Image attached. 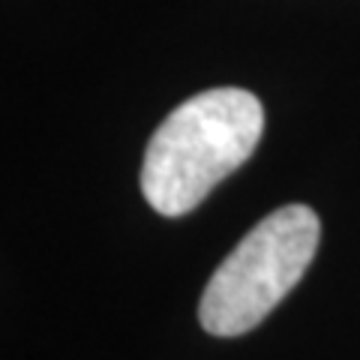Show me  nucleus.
<instances>
[{
	"instance_id": "f257e3e1",
	"label": "nucleus",
	"mask_w": 360,
	"mask_h": 360,
	"mask_svg": "<svg viewBox=\"0 0 360 360\" xmlns=\"http://www.w3.org/2000/svg\"><path fill=\"white\" fill-rule=\"evenodd\" d=\"M264 127L262 103L240 87L205 90L180 103L148 144L141 193L162 217H184L250 160Z\"/></svg>"
},
{
	"instance_id": "f03ea898",
	"label": "nucleus",
	"mask_w": 360,
	"mask_h": 360,
	"mask_svg": "<svg viewBox=\"0 0 360 360\" xmlns=\"http://www.w3.org/2000/svg\"><path fill=\"white\" fill-rule=\"evenodd\" d=\"M321 222L307 205L264 217L213 270L198 303L201 328L213 336H240L258 328L312 264Z\"/></svg>"
}]
</instances>
